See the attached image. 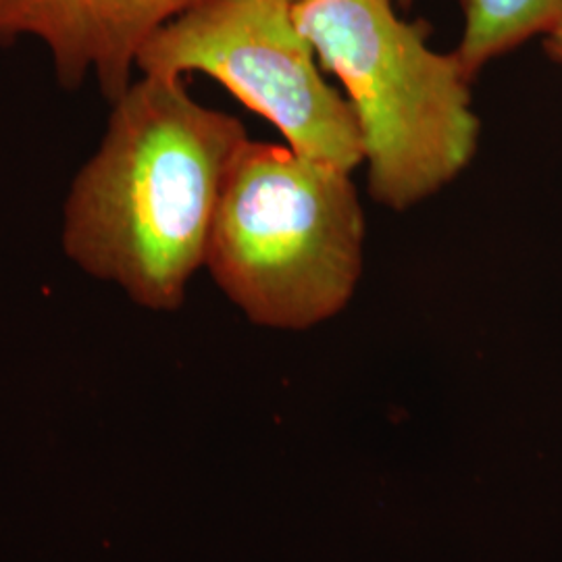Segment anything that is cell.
Returning a JSON list of instances; mask_svg holds the SVG:
<instances>
[{
  "mask_svg": "<svg viewBox=\"0 0 562 562\" xmlns=\"http://www.w3.org/2000/svg\"><path fill=\"white\" fill-rule=\"evenodd\" d=\"M63 206L67 259L146 308L176 311L204 267L223 188L248 134L181 78L144 76L117 101Z\"/></svg>",
  "mask_w": 562,
  "mask_h": 562,
  "instance_id": "cell-1",
  "label": "cell"
},
{
  "mask_svg": "<svg viewBox=\"0 0 562 562\" xmlns=\"http://www.w3.org/2000/svg\"><path fill=\"white\" fill-rule=\"evenodd\" d=\"M396 0H299L294 18L346 92L361 136L371 199L404 213L473 162L482 123L452 53L429 46Z\"/></svg>",
  "mask_w": 562,
  "mask_h": 562,
  "instance_id": "cell-2",
  "label": "cell"
},
{
  "mask_svg": "<svg viewBox=\"0 0 562 562\" xmlns=\"http://www.w3.org/2000/svg\"><path fill=\"white\" fill-rule=\"evenodd\" d=\"M364 238L352 171L248 138L225 181L204 267L250 322L306 329L352 299Z\"/></svg>",
  "mask_w": 562,
  "mask_h": 562,
  "instance_id": "cell-3",
  "label": "cell"
},
{
  "mask_svg": "<svg viewBox=\"0 0 562 562\" xmlns=\"http://www.w3.org/2000/svg\"><path fill=\"white\" fill-rule=\"evenodd\" d=\"M136 71L209 76L296 153L348 171L362 165L350 104L323 78L288 0H204L144 44Z\"/></svg>",
  "mask_w": 562,
  "mask_h": 562,
  "instance_id": "cell-4",
  "label": "cell"
},
{
  "mask_svg": "<svg viewBox=\"0 0 562 562\" xmlns=\"http://www.w3.org/2000/svg\"><path fill=\"white\" fill-rule=\"evenodd\" d=\"M204 0H0V46L42 42L63 88L88 78L106 101L132 83L144 44Z\"/></svg>",
  "mask_w": 562,
  "mask_h": 562,
  "instance_id": "cell-5",
  "label": "cell"
},
{
  "mask_svg": "<svg viewBox=\"0 0 562 562\" xmlns=\"http://www.w3.org/2000/svg\"><path fill=\"white\" fill-rule=\"evenodd\" d=\"M461 7L454 55L473 80L492 60L562 27V0H461Z\"/></svg>",
  "mask_w": 562,
  "mask_h": 562,
  "instance_id": "cell-6",
  "label": "cell"
},
{
  "mask_svg": "<svg viewBox=\"0 0 562 562\" xmlns=\"http://www.w3.org/2000/svg\"><path fill=\"white\" fill-rule=\"evenodd\" d=\"M543 50H546L548 59L562 67V27L554 30L552 34H548L543 38Z\"/></svg>",
  "mask_w": 562,
  "mask_h": 562,
  "instance_id": "cell-7",
  "label": "cell"
},
{
  "mask_svg": "<svg viewBox=\"0 0 562 562\" xmlns=\"http://www.w3.org/2000/svg\"><path fill=\"white\" fill-rule=\"evenodd\" d=\"M411 2H413V0H396V4H398V7H408Z\"/></svg>",
  "mask_w": 562,
  "mask_h": 562,
  "instance_id": "cell-8",
  "label": "cell"
},
{
  "mask_svg": "<svg viewBox=\"0 0 562 562\" xmlns=\"http://www.w3.org/2000/svg\"><path fill=\"white\" fill-rule=\"evenodd\" d=\"M288 2H292V4H294V2H299V0H288Z\"/></svg>",
  "mask_w": 562,
  "mask_h": 562,
  "instance_id": "cell-9",
  "label": "cell"
}]
</instances>
